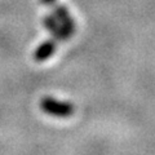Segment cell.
Here are the masks:
<instances>
[{
	"label": "cell",
	"mask_w": 155,
	"mask_h": 155,
	"mask_svg": "<svg viewBox=\"0 0 155 155\" xmlns=\"http://www.w3.org/2000/svg\"><path fill=\"white\" fill-rule=\"evenodd\" d=\"M40 109L45 114L54 118H70L74 114L75 107L71 102L61 101L53 97H43L40 100Z\"/></svg>",
	"instance_id": "6da1fadb"
},
{
	"label": "cell",
	"mask_w": 155,
	"mask_h": 155,
	"mask_svg": "<svg viewBox=\"0 0 155 155\" xmlns=\"http://www.w3.org/2000/svg\"><path fill=\"white\" fill-rule=\"evenodd\" d=\"M53 14H54L56 18L58 19V22L61 23V26L65 30V32L71 38L75 32V21H74V18L71 17L67 7L64 5V4L54 5V8H53Z\"/></svg>",
	"instance_id": "7a4b0ae2"
},
{
	"label": "cell",
	"mask_w": 155,
	"mask_h": 155,
	"mask_svg": "<svg viewBox=\"0 0 155 155\" xmlns=\"http://www.w3.org/2000/svg\"><path fill=\"white\" fill-rule=\"evenodd\" d=\"M43 23H44V27L48 30V32L52 35V38L54 40L58 41H65L67 40L70 36L65 32V30L62 28L61 23L58 22V19L56 18V16L53 13L51 14H47V16L43 18Z\"/></svg>",
	"instance_id": "3957f363"
},
{
	"label": "cell",
	"mask_w": 155,
	"mask_h": 155,
	"mask_svg": "<svg viewBox=\"0 0 155 155\" xmlns=\"http://www.w3.org/2000/svg\"><path fill=\"white\" fill-rule=\"evenodd\" d=\"M56 48H57V43L54 39H47L39 45L35 52H34V60L36 62H44L47 61L48 58H51L56 52Z\"/></svg>",
	"instance_id": "277c9868"
},
{
	"label": "cell",
	"mask_w": 155,
	"mask_h": 155,
	"mask_svg": "<svg viewBox=\"0 0 155 155\" xmlns=\"http://www.w3.org/2000/svg\"><path fill=\"white\" fill-rule=\"evenodd\" d=\"M41 4H44V5H54L56 0H40Z\"/></svg>",
	"instance_id": "5b68a950"
}]
</instances>
